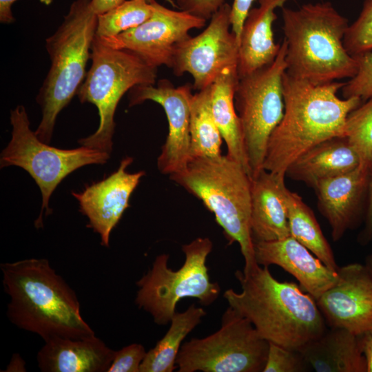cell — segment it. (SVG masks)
I'll use <instances>...</instances> for the list:
<instances>
[{
	"mask_svg": "<svg viewBox=\"0 0 372 372\" xmlns=\"http://www.w3.org/2000/svg\"><path fill=\"white\" fill-rule=\"evenodd\" d=\"M0 268L3 290L10 297L6 315L14 325L44 342L95 335L81 316L75 291L48 260L24 259L1 263Z\"/></svg>",
	"mask_w": 372,
	"mask_h": 372,
	"instance_id": "obj_1",
	"label": "cell"
},
{
	"mask_svg": "<svg viewBox=\"0 0 372 372\" xmlns=\"http://www.w3.org/2000/svg\"><path fill=\"white\" fill-rule=\"evenodd\" d=\"M235 276L241 291L229 289L223 298L269 342L299 351L327 330L316 300L296 283L274 278L267 266L238 270Z\"/></svg>",
	"mask_w": 372,
	"mask_h": 372,
	"instance_id": "obj_2",
	"label": "cell"
},
{
	"mask_svg": "<svg viewBox=\"0 0 372 372\" xmlns=\"http://www.w3.org/2000/svg\"><path fill=\"white\" fill-rule=\"evenodd\" d=\"M282 84L284 114L269 137L263 169L285 175L288 167L311 147L344 136L347 116L362 101L339 98L342 82L316 85L285 72Z\"/></svg>",
	"mask_w": 372,
	"mask_h": 372,
	"instance_id": "obj_3",
	"label": "cell"
},
{
	"mask_svg": "<svg viewBox=\"0 0 372 372\" xmlns=\"http://www.w3.org/2000/svg\"><path fill=\"white\" fill-rule=\"evenodd\" d=\"M282 15L287 74L316 85L355 75L357 61L344 45L349 21L329 1L282 7Z\"/></svg>",
	"mask_w": 372,
	"mask_h": 372,
	"instance_id": "obj_4",
	"label": "cell"
},
{
	"mask_svg": "<svg viewBox=\"0 0 372 372\" xmlns=\"http://www.w3.org/2000/svg\"><path fill=\"white\" fill-rule=\"evenodd\" d=\"M169 178L214 214L229 244L238 243L243 271L258 265L250 226L251 178L238 162L227 154L192 157Z\"/></svg>",
	"mask_w": 372,
	"mask_h": 372,
	"instance_id": "obj_5",
	"label": "cell"
},
{
	"mask_svg": "<svg viewBox=\"0 0 372 372\" xmlns=\"http://www.w3.org/2000/svg\"><path fill=\"white\" fill-rule=\"evenodd\" d=\"M90 2L74 0L61 25L45 41L50 67L36 98L42 117L34 132L48 144L59 114L77 94L87 74L98 20Z\"/></svg>",
	"mask_w": 372,
	"mask_h": 372,
	"instance_id": "obj_6",
	"label": "cell"
},
{
	"mask_svg": "<svg viewBox=\"0 0 372 372\" xmlns=\"http://www.w3.org/2000/svg\"><path fill=\"white\" fill-rule=\"evenodd\" d=\"M90 58L92 65L76 95L81 103L96 107L100 121L96 131L81 138L79 143L110 154L116 126L114 114L121 99L136 85H154L157 68L130 51L104 45L96 37Z\"/></svg>",
	"mask_w": 372,
	"mask_h": 372,
	"instance_id": "obj_7",
	"label": "cell"
},
{
	"mask_svg": "<svg viewBox=\"0 0 372 372\" xmlns=\"http://www.w3.org/2000/svg\"><path fill=\"white\" fill-rule=\"evenodd\" d=\"M212 249L213 242L207 237L183 245L185 261L177 270L168 267V254L158 255L151 269L136 282V304L158 325L170 322L183 298H197L202 305L211 304L220 292L219 284L211 282L206 265Z\"/></svg>",
	"mask_w": 372,
	"mask_h": 372,
	"instance_id": "obj_8",
	"label": "cell"
},
{
	"mask_svg": "<svg viewBox=\"0 0 372 372\" xmlns=\"http://www.w3.org/2000/svg\"><path fill=\"white\" fill-rule=\"evenodd\" d=\"M12 138L1 154V168L14 165L29 173L39 186L42 195L40 214L35 226L43 225L44 209L46 215L52 210L49 200L59 183L70 174L87 165H103L110 158L109 153L82 145L71 149L51 147L37 136L30 127L26 110L17 105L10 113Z\"/></svg>",
	"mask_w": 372,
	"mask_h": 372,
	"instance_id": "obj_9",
	"label": "cell"
},
{
	"mask_svg": "<svg viewBox=\"0 0 372 372\" xmlns=\"http://www.w3.org/2000/svg\"><path fill=\"white\" fill-rule=\"evenodd\" d=\"M286 43L270 65L239 77L234 105L240 118L251 178L262 169L269 137L284 114Z\"/></svg>",
	"mask_w": 372,
	"mask_h": 372,
	"instance_id": "obj_10",
	"label": "cell"
},
{
	"mask_svg": "<svg viewBox=\"0 0 372 372\" xmlns=\"http://www.w3.org/2000/svg\"><path fill=\"white\" fill-rule=\"evenodd\" d=\"M269 346L247 318L229 307L217 331L181 345L176 364L178 372H263Z\"/></svg>",
	"mask_w": 372,
	"mask_h": 372,
	"instance_id": "obj_11",
	"label": "cell"
},
{
	"mask_svg": "<svg viewBox=\"0 0 372 372\" xmlns=\"http://www.w3.org/2000/svg\"><path fill=\"white\" fill-rule=\"evenodd\" d=\"M231 10L225 3L212 15L206 29L183 41L174 52L169 68L178 76L190 74L198 91L211 85L225 69L238 66L239 42L229 30Z\"/></svg>",
	"mask_w": 372,
	"mask_h": 372,
	"instance_id": "obj_12",
	"label": "cell"
},
{
	"mask_svg": "<svg viewBox=\"0 0 372 372\" xmlns=\"http://www.w3.org/2000/svg\"><path fill=\"white\" fill-rule=\"evenodd\" d=\"M152 16L138 26L114 37H97L105 46L130 51L147 64L169 68L178 45L190 36L189 31L201 28L205 19L185 11L169 9L154 0Z\"/></svg>",
	"mask_w": 372,
	"mask_h": 372,
	"instance_id": "obj_13",
	"label": "cell"
},
{
	"mask_svg": "<svg viewBox=\"0 0 372 372\" xmlns=\"http://www.w3.org/2000/svg\"><path fill=\"white\" fill-rule=\"evenodd\" d=\"M192 85L178 87L167 79H161L157 85H138L129 91V106L150 100L160 104L166 114L169 132L157 167L165 175L183 171L190 159V100Z\"/></svg>",
	"mask_w": 372,
	"mask_h": 372,
	"instance_id": "obj_14",
	"label": "cell"
},
{
	"mask_svg": "<svg viewBox=\"0 0 372 372\" xmlns=\"http://www.w3.org/2000/svg\"><path fill=\"white\" fill-rule=\"evenodd\" d=\"M337 272V281L316 303L330 327L361 335L372 329V276L361 263L342 266Z\"/></svg>",
	"mask_w": 372,
	"mask_h": 372,
	"instance_id": "obj_15",
	"label": "cell"
},
{
	"mask_svg": "<svg viewBox=\"0 0 372 372\" xmlns=\"http://www.w3.org/2000/svg\"><path fill=\"white\" fill-rule=\"evenodd\" d=\"M132 161V157L124 158L116 171L105 179L81 192H72L79 202V211L89 220L87 227L99 234L101 245L107 247L111 231L130 207V196L145 174L144 171L127 172Z\"/></svg>",
	"mask_w": 372,
	"mask_h": 372,
	"instance_id": "obj_16",
	"label": "cell"
},
{
	"mask_svg": "<svg viewBox=\"0 0 372 372\" xmlns=\"http://www.w3.org/2000/svg\"><path fill=\"white\" fill-rule=\"evenodd\" d=\"M371 167L360 164L355 169L318 182L313 189L318 209L328 221L333 241L358 225L365 214Z\"/></svg>",
	"mask_w": 372,
	"mask_h": 372,
	"instance_id": "obj_17",
	"label": "cell"
},
{
	"mask_svg": "<svg viewBox=\"0 0 372 372\" xmlns=\"http://www.w3.org/2000/svg\"><path fill=\"white\" fill-rule=\"evenodd\" d=\"M256 262L276 265L291 274L316 300L338 280V272L325 265L293 237L254 242Z\"/></svg>",
	"mask_w": 372,
	"mask_h": 372,
	"instance_id": "obj_18",
	"label": "cell"
},
{
	"mask_svg": "<svg viewBox=\"0 0 372 372\" xmlns=\"http://www.w3.org/2000/svg\"><path fill=\"white\" fill-rule=\"evenodd\" d=\"M285 176L263 169L251 178L250 226L254 242L290 236Z\"/></svg>",
	"mask_w": 372,
	"mask_h": 372,
	"instance_id": "obj_19",
	"label": "cell"
},
{
	"mask_svg": "<svg viewBox=\"0 0 372 372\" xmlns=\"http://www.w3.org/2000/svg\"><path fill=\"white\" fill-rule=\"evenodd\" d=\"M115 352L96 335L56 337L45 342L37 361L43 372H107Z\"/></svg>",
	"mask_w": 372,
	"mask_h": 372,
	"instance_id": "obj_20",
	"label": "cell"
},
{
	"mask_svg": "<svg viewBox=\"0 0 372 372\" xmlns=\"http://www.w3.org/2000/svg\"><path fill=\"white\" fill-rule=\"evenodd\" d=\"M289 1L295 0H258L259 6L249 10L240 37L239 77L270 65L276 58L281 43H276L273 39L275 10Z\"/></svg>",
	"mask_w": 372,
	"mask_h": 372,
	"instance_id": "obj_21",
	"label": "cell"
},
{
	"mask_svg": "<svg viewBox=\"0 0 372 372\" xmlns=\"http://www.w3.org/2000/svg\"><path fill=\"white\" fill-rule=\"evenodd\" d=\"M299 351L317 372H367L361 335L330 327Z\"/></svg>",
	"mask_w": 372,
	"mask_h": 372,
	"instance_id": "obj_22",
	"label": "cell"
},
{
	"mask_svg": "<svg viewBox=\"0 0 372 372\" xmlns=\"http://www.w3.org/2000/svg\"><path fill=\"white\" fill-rule=\"evenodd\" d=\"M360 158L345 136L333 137L311 147L287 169L285 176L314 187L321 180L349 172Z\"/></svg>",
	"mask_w": 372,
	"mask_h": 372,
	"instance_id": "obj_23",
	"label": "cell"
},
{
	"mask_svg": "<svg viewBox=\"0 0 372 372\" xmlns=\"http://www.w3.org/2000/svg\"><path fill=\"white\" fill-rule=\"evenodd\" d=\"M238 79V66L227 68L219 74L211 84V111L226 143L227 154L238 162L251 177L242 129L234 105Z\"/></svg>",
	"mask_w": 372,
	"mask_h": 372,
	"instance_id": "obj_24",
	"label": "cell"
},
{
	"mask_svg": "<svg viewBox=\"0 0 372 372\" xmlns=\"http://www.w3.org/2000/svg\"><path fill=\"white\" fill-rule=\"evenodd\" d=\"M205 315V311L194 304L183 312L176 311L165 335L147 352L140 372H172L176 369V360L182 342Z\"/></svg>",
	"mask_w": 372,
	"mask_h": 372,
	"instance_id": "obj_25",
	"label": "cell"
},
{
	"mask_svg": "<svg viewBox=\"0 0 372 372\" xmlns=\"http://www.w3.org/2000/svg\"><path fill=\"white\" fill-rule=\"evenodd\" d=\"M290 236L307 248L331 269L337 271L333 253L314 213L297 193L285 189Z\"/></svg>",
	"mask_w": 372,
	"mask_h": 372,
	"instance_id": "obj_26",
	"label": "cell"
},
{
	"mask_svg": "<svg viewBox=\"0 0 372 372\" xmlns=\"http://www.w3.org/2000/svg\"><path fill=\"white\" fill-rule=\"evenodd\" d=\"M211 85L193 94L190 100V158L221 154L222 136L211 105Z\"/></svg>",
	"mask_w": 372,
	"mask_h": 372,
	"instance_id": "obj_27",
	"label": "cell"
},
{
	"mask_svg": "<svg viewBox=\"0 0 372 372\" xmlns=\"http://www.w3.org/2000/svg\"><path fill=\"white\" fill-rule=\"evenodd\" d=\"M154 7L146 0H125L109 11L97 15L96 36H116L136 28L153 14Z\"/></svg>",
	"mask_w": 372,
	"mask_h": 372,
	"instance_id": "obj_28",
	"label": "cell"
},
{
	"mask_svg": "<svg viewBox=\"0 0 372 372\" xmlns=\"http://www.w3.org/2000/svg\"><path fill=\"white\" fill-rule=\"evenodd\" d=\"M344 136L358 154L360 164L372 166V97L347 117Z\"/></svg>",
	"mask_w": 372,
	"mask_h": 372,
	"instance_id": "obj_29",
	"label": "cell"
},
{
	"mask_svg": "<svg viewBox=\"0 0 372 372\" xmlns=\"http://www.w3.org/2000/svg\"><path fill=\"white\" fill-rule=\"evenodd\" d=\"M344 45L353 57L372 50V0L364 1L359 16L349 25Z\"/></svg>",
	"mask_w": 372,
	"mask_h": 372,
	"instance_id": "obj_30",
	"label": "cell"
},
{
	"mask_svg": "<svg viewBox=\"0 0 372 372\" xmlns=\"http://www.w3.org/2000/svg\"><path fill=\"white\" fill-rule=\"evenodd\" d=\"M263 372H304L311 369L299 351L269 342Z\"/></svg>",
	"mask_w": 372,
	"mask_h": 372,
	"instance_id": "obj_31",
	"label": "cell"
},
{
	"mask_svg": "<svg viewBox=\"0 0 372 372\" xmlns=\"http://www.w3.org/2000/svg\"><path fill=\"white\" fill-rule=\"evenodd\" d=\"M358 63L355 75L342 87L344 98L358 97L362 102L372 97V50L355 57Z\"/></svg>",
	"mask_w": 372,
	"mask_h": 372,
	"instance_id": "obj_32",
	"label": "cell"
},
{
	"mask_svg": "<svg viewBox=\"0 0 372 372\" xmlns=\"http://www.w3.org/2000/svg\"><path fill=\"white\" fill-rule=\"evenodd\" d=\"M147 352L145 347L132 343L115 352L107 372H140V366Z\"/></svg>",
	"mask_w": 372,
	"mask_h": 372,
	"instance_id": "obj_33",
	"label": "cell"
},
{
	"mask_svg": "<svg viewBox=\"0 0 372 372\" xmlns=\"http://www.w3.org/2000/svg\"><path fill=\"white\" fill-rule=\"evenodd\" d=\"M226 0H176L177 7L205 21L211 18Z\"/></svg>",
	"mask_w": 372,
	"mask_h": 372,
	"instance_id": "obj_34",
	"label": "cell"
},
{
	"mask_svg": "<svg viewBox=\"0 0 372 372\" xmlns=\"http://www.w3.org/2000/svg\"><path fill=\"white\" fill-rule=\"evenodd\" d=\"M254 0H234L231 10V31L238 42L244 21Z\"/></svg>",
	"mask_w": 372,
	"mask_h": 372,
	"instance_id": "obj_35",
	"label": "cell"
},
{
	"mask_svg": "<svg viewBox=\"0 0 372 372\" xmlns=\"http://www.w3.org/2000/svg\"><path fill=\"white\" fill-rule=\"evenodd\" d=\"M364 220V227L358 236V242L365 245L372 242V166L369 176Z\"/></svg>",
	"mask_w": 372,
	"mask_h": 372,
	"instance_id": "obj_36",
	"label": "cell"
},
{
	"mask_svg": "<svg viewBox=\"0 0 372 372\" xmlns=\"http://www.w3.org/2000/svg\"><path fill=\"white\" fill-rule=\"evenodd\" d=\"M362 352L366 360L367 372H372V329L361 335Z\"/></svg>",
	"mask_w": 372,
	"mask_h": 372,
	"instance_id": "obj_37",
	"label": "cell"
},
{
	"mask_svg": "<svg viewBox=\"0 0 372 372\" xmlns=\"http://www.w3.org/2000/svg\"><path fill=\"white\" fill-rule=\"evenodd\" d=\"M125 0H91V8L97 15L103 14L121 4Z\"/></svg>",
	"mask_w": 372,
	"mask_h": 372,
	"instance_id": "obj_38",
	"label": "cell"
},
{
	"mask_svg": "<svg viewBox=\"0 0 372 372\" xmlns=\"http://www.w3.org/2000/svg\"><path fill=\"white\" fill-rule=\"evenodd\" d=\"M17 0H0V22L10 24L15 21L12 12V6Z\"/></svg>",
	"mask_w": 372,
	"mask_h": 372,
	"instance_id": "obj_39",
	"label": "cell"
},
{
	"mask_svg": "<svg viewBox=\"0 0 372 372\" xmlns=\"http://www.w3.org/2000/svg\"><path fill=\"white\" fill-rule=\"evenodd\" d=\"M6 372H24L26 371L25 362L19 353H14L10 363L8 364Z\"/></svg>",
	"mask_w": 372,
	"mask_h": 372,
	"instance_id": "obj_40",
	"label": "cell"
},
{
	"mask_svg": "<svg viewBox=\"0 0 372 372\" xmlns=\"http://www.w3.org/2000/svg\"><path fill=\"white\" fill-rule=\"evenodd\" d=\"M364 265L372 276V252L366 257Z\"/></svg>",
	"mask_w": 372,
	"mask_h": 372,
	"instance_id": "obj_41",
	"label": "cell"
},
{
	"mask_svg": "<svg viewBox=\"0 0 372 372\" xmlns=\"http://www.w3.org/2000/svg\"><path fill=\"white\" fill-rule=\"evenodd\" d=\"M154 0H146V1L149 3H151ZM166 1H168L173 7L178 8L176 3L174 2L173 0H166Z\"/></svg>",
	"mask_w": 372,
	"mask_h": 372,
	"instance_id": "obj_42",
	"label": "cell"
},
{
	"mask_svg": "<svg viewBox=\"0 0 372 372\" xmlns=\"http://www.w3.org/2000/svg\"><path fill=\"white\" fill-rule=\"evenodd\" d=\"M39 1L44 5L49 6L52 3L53 0H39Z\"/></svg>",
	"mask_w": 372,
	"mask_h": 372,
	"instance_id": "obj_43",
	"label": "cell"
}]
</instances>
